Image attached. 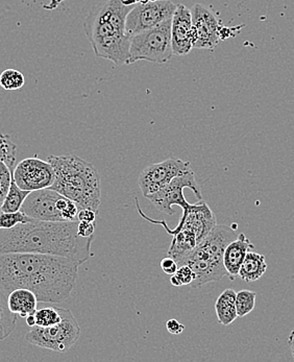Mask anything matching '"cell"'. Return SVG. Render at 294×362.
Here are the masks:
<instances>
[{
  "label": "cell",
  "mask_w": 294,
  "mask_h": 362,
  "mask_svg": "<svg viewBox=\"0 0 294 362\" xmlns=\"http://www.w3.org/2000/svg\"><path fill=\"white\" fill-rule=\"evenodd\" d=\"M78 263L67 257L36 253L0 255V286L30 289L41 303H61L74 291Z\"/></svg>",
  "instance_id": "obj_1"
},
{
  "label": "cell",
  "mask_w": 294,
  "mask_h": 362,
  "mask_svg": "<svg viewBox=\"0 0 294 362\" xmlns=\"http://www.w3.org/2000/svg\"><path fill=\"white\" fill-rule=\"evenodd\" d=\"M78 221H43L33 218L12 229L0 230V255L8 253L49 254L84 264L93 253L94 237L78 236Z\"/></svg>",
  "instance_id": "obj_2"
},
{
  "label": "cell",
  "mask_w": 294,
  "mask_h": 362,
  "mask_svg": "<svg viewBox=\"0 0 294 362\" xmlns=\"http://www.w3.org/2000/svg\"><path fill=\"white\" fill-rule=\"evenodd\" d=\"M47 161L56 173L52 189L74 201L80 209H100L102 199L100 175L89 162L68 153L64 156H49Z\"/></svg>",
  "instance_id": "obj_3"
},
{
  "label": "cell",
  "mask_w": 294,
  "mask_h": 362,
  "mask_svg": "<svg viewBox=\"0 0 294 362\" xmlns=\"http://www.w3.org/2000/svg\"><path fill=\"white\" fill-rule=\"evenodd\" d=\"M238 235L233 228L216 225L195 249L177 262L179 267L189 265L194 271L195 280L190 284L192 288H201L208 283L217 282L223 277H228V272L223 264V254L228 245Z\"/></svg>",
  "instance_id": "obj_4"
},
{
  "label": "cell",
  "mask_w": 294,
  "mask_h": 362,
  "mask_svg": "<svg viewBox=\"0 0 294 362\" xmlns=\"http://www.w3.org/2000/svg\"><path fill=\"white\" fill-rule=\"evenodd\" d=\"M136 202H137L138 211L142 217L155 225L163 226L167 233L172 236L167 255L175 259L177 262L195 249L217 225L216 216L203 199L199 201V203L190 205L187 209L183 210L179 225L173 230L169 229L165 221H153L144 215L137 199Z\"/></svg>",
  "instance_id": "obj_5"
},
{
  "label": "cell",
  "mask_w": 294,
  "mask_h": 362,
  "mask_svg": "<svg viewBox=\"0 0 294 362\" xmlns=\"http://www.w3.org/2000/svg\"><path fill=\"white\" fill-rule=\"evenodd\" d=\"M171 23L172 18L131 36L129 64L138 61L157 64L169 62L175 56L171 42Z\"/></svg>",
  "instance_id": "obj_6"
},
{
  "label": "cell",
  "mask_w": 294,
  "mask_h": 362,
  "mask_svg": "<svg viewBox=\"0 0 294 362\" xmlns=\"http://www.w3.org/2000/svg\"><path fill=\"white\" fill-rule=\"evenodd\" d=\"M20 210L30 218L38 221H76L80 208L56 190L44 188L30 192Z\"/></svg>",
  "instance_id": "obj_7"
},
{
  "label": "cell",
  "mask_w": 294,
  "mask_h": 362,
  "mask_svg": "<svg viewBox=\"0 0 294 362\" xmlns=\"http://www.w3.org/2000/svg\"><path fill=\"white\" fill-rule=\"evenodd\" d=\"M134 6L124 4L122 0H107L94 6L83 24L88 40L127 34V17Z\"/></svg>",
  "instance_id": "obj_8"
},
{
  "label": "cell",
  "mask_w": 294,
  "mask_h": 362,
  "mask_svg": "<svg viewBox=\"0 0 294 362\" xmlns=\"http://www.w3.org/2000/svg\"><path fill=\"white\" fill-rule=\"evenodd\" d=\"M62 320L49 327H32L26 333L25 341L33 346L47 349L54 352L65 353L78 341L81 326L69 309L59 308Z\"/></svg>",
  "instance_id": "obj_9"
},
{
  "label": "cell",
  "mask_w": 294,
  "mask_h": 362,
  "mask_svg": "<svg viewBox=\"0 0 294 362\" xmlns=\"http://www.w3.org/2000/svg\"><path fill=\"white\" fill-rule=\"evenodd\" d=\"M185 188L192 190L199 201L203 199L201 185L195 180L193 170L188 171L182 175H177L165 187L153 194L147 195L146 199H149L162 214L172 215L175 214L173 205L180 206L182 210L187 209L191 205L184 197L183 192Z\"/></svg>",
  "instance_id": "obj_10"
},
{
  "label": "cell",
  "mask_w": 294,
  "mask_h": 362,
  "mask_svg": "<svg viewBox=\"0 0 294 362\" xmlns=\"http://www.w3.org/2000/svg\"><path fill=\"white\" fill-rule=\"evenodd\" d=\"M175 8L177 4L169 0H155L137 4L127 15V34L131 37L163 23L164 21L172 18Z\"/></svg>",
  "instance_id": "obj_11"
},
{
  "label": "cell",
  "mask_w": 294,
  "mask_h": 362,
  "mask_svg": "<svg viewBox=\"0 0 294 362\" xmlns=\"http://www.w3.org/2000/svg\"><path fill=\"white\" fill-rule=\"evenodd\" d=\"M191 170L190 162H184L177 158H169L160 163L146 166L140 173L138 184L143 197L153 194L165 187L177 175H184Z\"/></svg>",
  "instance_id": "obj_12"
},
{
  "label": "cell",
  "mask_w": 294,
  "mask_h": 362,
  "mask_svg": "<svg viewBox=\"0 0 294 362\" xmlns=\"http://www.w3.org/2000/svg\"><path fill=\"white\" fill-rule=\"evenodd\" d=\"M13 179L21 189L35 192L52 187L56 173L49 162L33 157L19 162L13 170Z\"/></svg>",
  "instance_id": "obj_13"
},
{
  "label": "cell",
  "mask_w": 294,
  "mask_h": 362,
  "mask_svg": "<svg viewBox=\"0 0 294 362\" xmlns=\"http://www.w3.org/2000/svg\"><path fill=\"white\" fill-rule=\"evenodd\" d=\"M192 15L193 48L213 50L220 42L221 23L214 14L201 4H196L191 8Z\"/></svg>",
  "instance_id": "obj_14"
},
{
  "label": "cell",
  "mask_w": 294,
  "mask_h": 362,
  "mask_svg": "<svg viewBox=\"0 0 294 362\" xmlns=\"http://www.w3.org/2000/svg\"><path fill=\"white\" fill-rule=\"evenodd\" d=\"M171 42L175 56H187L193 49L192 15L184 4H177L172 16Z\"/></svg>",
  "instance_id": "obj_15"
},
{
  "label": "cell",
  "mask_w": 294,
  "mask_h": 362,
  "mask_svg": "<svg viewBox=\"0 0 294 362\" xmlns=\"http://www.w3.org/2000/svg\"><path fill=\"white\" fill-rule=\"evenodd\" d=\"M96 58L105 59L115 65L129 64L131 36L127 34L105 37L89 41Z\"/></svg>",
  "instance_id": "obj_16"
},
{
  "label": "cell",
  "mask_w": 294,
  "mask_h": 362,
  "mask_svg": "<svg viewBox=\"0 0 294 362\" xmlns=\"http://www.w3.org/2000/svg\"><path fill=\"white\" fill-rule=\"evenodd\" d=\"M254 249V243L245 233L239 234L236 239L228 245L223 254V264L227 269L230 280H235V278L238 276L239 269L245 261V256Z\"/></svg>",
  "instance_id": "obj_17"
},
{
  "label": "cell",
  "mask_w": 294,
  "mask_h": 362,
  "mask_svg": "<svg viewBox=\"0 0 294 362\" xmlns=\"http://www.w3.org/2000/svg\"><path fill=\"white\" fill-rule=\"evenodd\" d=\"M38 300L36 295L30 289L17 288L11 291L8 295V307L12 313L26 317L37 311Z\"/></svg>",
  "instance_id": "obj_18"
},
{
  "label": "cell",
  "mask_w": 294,
  "mask_h": 362,
  "mask_svg": "<svg viewBox=\"0 0 294 362\" xmlns=\"http://www.w3.org/2000/svg\"><path fill=\"white\" fill-rule=\"evenodd\" d=\"M266 258L262 254L249 251L239 269V277L245 282L251 283L258 281L266 273Z\"/></svg>",
  "instance_id": "obj_19"
},
{
  "label": "cell",
  "mask_w": 294,
  "mask_h": 362,
  "mask_svg": "<svg viewBox=\"0 0 294 362\" xmlns=\"http://www.w3.org/2000/svg\"><path fill=\"white\" fill-rule=\"evenodd\" d=\"M236 291L229 288L225 289L217 298L215 311H216L219 324L223 326H229L238 317L236 309Z\"/></svg>",
  "instance_id": "obj_20"
},
{
  "label": "cell",
  "mask_w": 294,
  "mask_h": 362,
  "mask_svg": "<svg viewBox=\"0 0 294 362\" xmlns=\"http://www.w3.org/2000/svg\"><path fill=\"white\" fill-rule=\"evenodd\" d=\"M8 291L0 286V341H4L15 330L18 315L12 313L8 307Z\"/></svg>",
  "instance_id": "obj_21"
},
{
  "label": "cell",
  "mask_w": 294,
  "mask_h": 362,
  "mask_svg": "<svg viewBox=\"0 0 294 362\" xmlns=\"http://www.w3.org/2000/svg\"><path fill=\"white\" fill-rule=\"evenodd\" d=\"M30 192L28 190L21 189L14 179L12 180L11 183L10 189H8V194H6V199H4V203H2L1 209L2 212H16L21 209L22 205H23L24 201H25L26 197L30 194Z\"/></svg>",
  "instance_id": "obj_22"
},
{
  "label": "cell",
  "mask_w": 294,
  "mask_h": 362,
  "mask_svg": "<svg viewBox=\"0 0 294 362\" xmlns=\"http://www.w3.org/2000/svg\"><path fill=\"white\" fill-rule=\"evenodd\" d=\"M16 155L17 146L11 140L10 136L0 134V161L14 170Z\"/></svg>",
  "instance_id": "obj_23"
},
{
  "label": "cell",
  "mask_w": 294,
  "mask_h": 362,
  "mask_svg": "<svg viewBox=\"0 0 294 362\" xmlns=\"http://www.w3.org/2000/svg\"><path fill=\"white\" fill-rule=\"evenodd\" d=\"M257 293L254 291H239L236 295L237 315L239 317H245L254 310L256 306Z\"/></svg>",
  "instance_id": "obj_24"
},
{
  "label": "cell",
  "mask_w": 294,
  "mask_h": 362,
  "mask_svg": "<svg viewBox=\"0 0 294 362\" xmlns=\"http://www.w3.org/2000/svg\"><path fill=\"white\" fill-rule=\"evenodd\" d=\"M25 84V78L16 69H6L0 74V86L4 90H19Z\"/></svg>",
  "instance_id": "obj_25"
},
{
  "label": "cell",
  "mask_w": 294,
  "mask_h": 362,
  "mask_svg": "<svg viewBox=\"0 0 294 362\" xmlns=\"http://www.w3.org/2000/svg\"><path fill=\"white\" fill-rule=\"evenodd\" d=\"M36 326L49 327L58 324L62 320L60 310L57 307H46V308L37 309L35 313Z\"/></svg>",
  "instance_id": "obj_26"
},
{
  "label": "cell",
  "mask_w": 294,
  "mask_h": 362,
  "mask_svg": "<svg viewBox=\"0 0 294 362\" xmlns=\"http://www.w3.org/2000/svg\"><path fill=\"white\" fill-rule=\"evenodd\" d=\"M21 210L16 212H0V230L12 229L19 223H25L32 221Z\"/></svg>",
  "instance_id": "obj_27"
},
{
  "label": "cell",
  "mask_w": 294,
  "mask_h": 362,
  "mask_svg": "<svg viewBox=\"0 0 294 362\" xmlns=\"http://www.w3.org/2000/svg\"><path fill=\"white\" fill-rule=\"evenodd\" d=\"M195 280V273L189 265H181L173 275H171L170 283L172 286L181 287L189 285Z\"/></svg>",
  "instance_id": "obj_28"
},
{
  "label": "cell",
  "mask_w": 294,
  "mask_h": 362,
  "mask_svg": "<svg viewBox=\"0 0 294 362\" xmlns=\"http://www.w3.org/2000/svg\"><path fill=\"white\" fill-rule=\"evenodd\" d=\"M13 180V170L4 162L0 161V207L8 194Z\"/></svg>",
  "instance_id": "obj_29"
},
{
  "label": "cell",
  "mask_w": 294,
  "mask_h": 362,
  "mask_svg": "<svg viewBox=\"0 0 294 362\" xmlns=\"http://www.w3.org/2000/svg\"><path fill=\"white\" fill-rule=\"evenodd\" d=\"M95 231V223H88V221H78V236L88 237L93 236Z\"/></svg>",
  "instance_id": "obj_30"
},
{
  "label": "cell",
  "mask_w": 294,
  "mask_h": 362,
  "mask_svg": "<svg viewBox=\"0 0 294 362\" xmlns=\"http://www.w3.org/2000/svg\"><path fill=\"white\" fill-rule=\"evenodd\" d=\"M161 269L166 275L171 276L177 271V269H179V264H177V262L175 259L168 256L166 257V258L162 259Z\"/></svg>",
  "instance_id": "obj_31"
},
{
  "label": "cell",
  "mask_w": 294,
  "mask_h": 362,
  "mask_svg": "<svg viewBox=\"0 0 294 362\" xmlns=\"http://www.w3.org/2000/svg\"><path fill=\"white\" fill-rule=\"evenodd\" d=\"M166 328L170 334L180 335L185 330V326L177 320L171 319L168 320L166 322Z\"/></svg>",
  "instance_id": "obj_32"
},
{
  "label": "cell",
  "mask_w": 294,
  "mask_h": 362,
  "mask_svg": "<svg viewBox=\"0 0 294 362\" xmlns=\"http://www.w3.org/2000/svg\"><path fill=\"white\" fill-rule=\"evenodd\" d=\"M98 212L92 209H80L78 214V221H88V223H95Z\"/></svg>",
  "instance_id": "obj_33"
},
{
  "label": "cell",
  "mask_w": 294,
  "mask_h": 362,
  "mask_svg": "<svg viewBox=\"0 0 294 362\" xmlns=\"http://www.w3.org/2000/svg\"><path fill=\"white\" fill-rule=\"evenodd\" d=\"M127 6H136V4H146V2L155 1V0H122Z\"/></svg>",
  "instance_id": "obj_34"
},
{
  "label": "cell",
  "mask_w": 294,
  "mask_h": 362,
  "mask_svg": "<svg viewBox=\"0 0 294 362\" xmlns=\"http://www.w3.org/2000/svg\"><path fill=\"white\" fill-rule=\"evenodd\" d=\"M26 324H28V327H35L36 326V319H35V313H32V315H28V317H25Z\"/></svg>",
  "instance_id": "obj_35"
},
{
  "label": "cell",
  "mask_w": 294,
  "mask_h": 362,
  "mask_svg": "<svg viewBox=\"0 0 294 362\" xmlns=\"http://www.w3.org/2000/svg\"><path fill=\"white\" fill-rule=\"evenodd\" d=\"M288 344L290 346L291 354H293V357L294 358V328L293 331H291L290 335L288 337Z\"/></svg>",
  "instance_id": "obj_36"
}]
</instances>
